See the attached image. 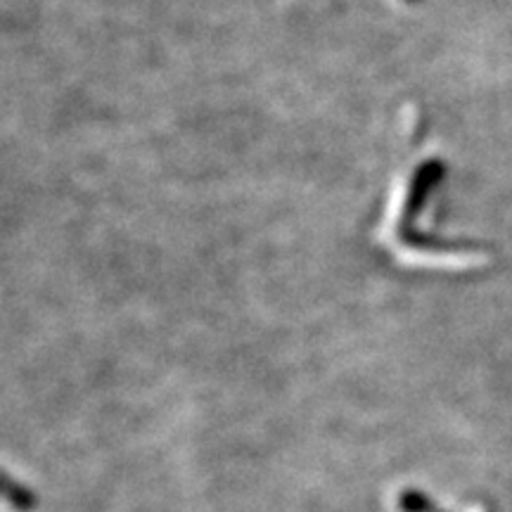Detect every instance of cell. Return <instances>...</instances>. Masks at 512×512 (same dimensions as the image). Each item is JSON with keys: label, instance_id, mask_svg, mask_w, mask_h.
<instances>
[{"label": "cell", "instance_id": "obj_1", "mask_svg": "<svg viewBox=\"0 0 512 512\" xmlns=\"http://www.w3.org/2000/svg\"><path fill=\"white\" fill-rule=\"evenodd\" d=\"M0 501L10 503L12 508L27 510L34 505V496H31L22 484H17L15 479H10L5 472H0Z\"/></svg>", "mask_w": 512, "mask_h": 512}]
</instances>
